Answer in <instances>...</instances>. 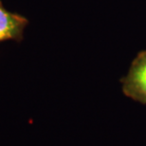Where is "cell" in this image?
I'll use <instances>...</instances> for the list:
<instances>
[{"label":"cell","mask_w":146,"mask_h":146,"mask_svg":"<svg viewBox=\"0 0 146 146\" xmlns=\"http://www.w3.org/2000/svg\"><path fill=\"white\" fill-rule=\"evenodd\" d=\"M121 83L122 92L126 97L146 104V49L139 51L134 58Z\"/></svg>","instance_id":"6da1fadb"},{"label":"cell","mask_w":146,"mask_h":146,"mask_svg":"<svg viewBox=\"0 0 146 146\" xmlns=\"http://www.w3.org/2000/svg\"><path fill=\"white\" fill-rule=\"evenodd\" d=\"M29 23L27 17L7 10L0 0V42H21Z\"/></svg>","instance_id":"7a4b0ae2"}]
</instances>
